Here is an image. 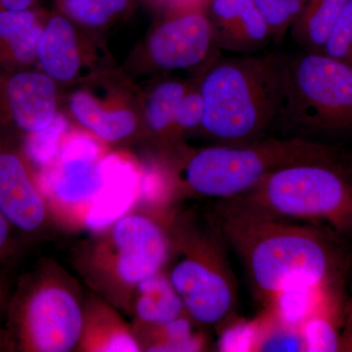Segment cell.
I'll return each mask as SVG.
<instances>
[{"instance_id": "6da1fadb", "label": "cell", "mask_w": 352, "mask_h": 352, "mask_svg": "<svg viewBox=\"0 0 352 352\" xmlns=\"http://www.w3.org/2000/svg\"><path fill=\"white\" fill-rule=\"evenodd\" d=\"M217 226L266 302L294 287L342 288L349 258L337 233L254 214L224 201Z\"/></svg>"}, {"instance_id": "7a4b0ae2", "label": "cell", "mask_w": 352, "mask_h": 352, "mask_svg": "<svg viewBox=\"0 0 352 352\" xmlns=\"http://www.w3.org/2000/svg\"><path fill=\"white\" fill-rule=\"evenodd\" d=\"M287 55L256 53L214 58L199 76L204 101L200 129L217 144L265 138L283 104Z\"/></svg>"}, {"instance_id": "3957f363", "label": "cell", "mask_w": 352, "mask_h": 352, "mask_svg": "<svg viewBox=\"0 0 352 352\" xmlns=\"http://www.w3.org/2000/svg\"><path fill=\"white\" fill-rule=\"evenodd\" d=\"M227 203L273 219L323 222L352 235V161L344 154L274 171Z\"/></svg>"}, {"instance_id": "277c9868", "label": "cell", "mask_w": 352, "mask_h": 352, "mask_svg": "<svg viewBox=\"0 0 352 352\" xmlns=\"http://www.w3.org/2000/svg\"><path fill=\"white\" fill-rule=\"evenodd\" d=\"M342 154L337 146L298 138L217 144L198 150L188 157L183 182L196 195L230 200L254 188L274 171Z\"/></svg>"}, {"instance_id": "5b68a950", "label": "cell", "mask_w": 352, "mask_h": 352, "mask_svg": "<svg viewBox=\"0 0 352 352\" xmlns=\"http://www.w3.org/2000/svg\"><path fill=\"white\" fill-rule=\"evenodd\" d=\"M277 124L298 138L352 132L351 67L323 52L287 55Z\"/></svg>"}, {"instance_id": "8992f818", "label": "cell", "mask_w": 352, "mask_h": 352, "mask_svg": "<svg viewBox=\"0 0 352 352\" xmlns=\"http://www.w3.org/2000/svg\"><path fill=\"white\" fill-rule=\"evenodd\" d=\"M219 242L208 241L200 254L176 264L170 281L190 316L203 325H217L232 314L236 285Z\"/></svg>"}, {"instance_id": "52a82bcc", "label": "cell", "mask_w": 352, "mask_h": 352, "mask_svg": "<svg viewBox=\"0 0 352 352\" xmlns=\"http://www.w3.org/2000/svg\"><path fill=\"white\" fill-rule=\"evenodd\" d=\"M18 336L30 351L67 352L82 335V310L69 292L43 287L25 296L18 307Z\"/></svg>"}, {"instance_id": "ba28073f", "label": "cell", "mask_w": 352, "mask_h": 352, "mask_svg": "<svg viewBox=\"0 0 352 352\" xmlns=\"http://www.w3.org/2000/svg\"><path fill=\"white\" fill-rule=\"evenodd\" d=\"M220 52L204 9L168 14L153 28L146 41L150 64L161 71L204 69Z\"/></svg>"}, {"instance_id": "9c48e42d", "label": "cell", "mask_w": 352, "mask_h": 352, "mask_svg": "<svg viewBox=\"0 0 352 352\" xmlns=\"http://www.w3.org/2000/svg\"><path fill=\"white\" fill-rule=\"evenodd\" d=\"M55 82L30 68L0 76V124H10L25 136L50 126L58 113Z\"/></svg>"}, {"instance_id": "30bf717a", "label": "cell", "mask_w": 352, "mask_h": 352, "mask_svg": "<svg viewBox=\"0 0 352 352\" xmlns=\"http://www.w3.org/2000/svg\"><path fill=\"white\" fill-rule=\"evenodd\" d=\"M113 240L119 254L118 273L127 284L138 285L159 274L168 258L166 233L156 222L141 215L118 220L113 229Z\"/></svg>"}, {"instance_id": "8fae6325", "label": "cell", "mask_w": 352, "mask_h": 352, "mask_svg": "<svg viewBox=\"0 0 352 352\" xmlns=\"http://www.w3.org/2000/svg\"><path fill=\"white\" fill-rule=\"evenodd\" d=\"M0 214L25 233L38 230L46 217L43 197L32 182L24 154L6 141L0 129Z\"/></svg>"}, {"instance_id": "7c38bea8", "label": "cell", "mask_w": 352, "mask_h": 352, "mask_svg": "<svg viewBox=\"0 0 352 352\" xmlns=\"http://www.w3.org/2000/svg\"><path fill=\"white\" fill-rule=\"evenodd\" d=\"M101 147L83 134L72 136L60 148L50 186L58 200L69 205L91 201L102 184Z\"/></svg>"}, {"instance_id": "4fadbf2b", "label": "cell", "mask_w": 352, "mask_h": 352, "mask_svg": "<svg viewBox=\"0 0 352 352\" xmlns=\"http://www.w3.org/2000/svg\"><path fill=\"white\" fill-rule=\"evenodd\" d=\"M204 11L220 51L256 54L272 41L270 27L254 0H208Z\"/></svg>"}, {"instance_id": "5bb4252c", "label": "cell", "mask_w": 352, "mask_h": 352, "mask_svg": "<svg viewBox=\"0 0 352 352\" xmlns=\"http://www.w3.org/2000/svg\"><path fill=\"white\" fill-rule=\"evenodd\" d=\"M102 184L92 199L85 223L100 230L124 217L140 191V176L133 164L118 155L102 157Z\"/></svg>"}, {"instance_id": "9a60e30c", "label": "cell", "mask_w": 352, "mask_h": 352, "mask_svg": "<svg viewBox=\"0 0 352 352\" xmlns=\"http://www.w3.org/2000/svg\"><path fill=\"white\" fill-rule=\"evenodd\" d=\"M36 62L55 82H72L78 76L82 68L80 43L73 23L64 14H55L44 23Z\"/></svg>"}, {"instance_id": "2e32d148", "label": "cell", "mask_w": 352, "mask_h": 352, "mask_svg": "<svg viewBox=\"0 0 352 352\" xmlns=\"http://www.w3.org/2000/svg\"><path fill=\"white\" fill-rule=\"evenodd\" d=\"M44 23L36 9L0 10V76L29 69L36 62V47Z\"/></svg>"}, {"instance_id": "e0dca14e", "label": "cell", "mask_w": 352, "mask_h": 352, "mask_svg": "<svg viewBox=\"0 0 352 352\" xmlns=\"http://www.w3.org/2000/svg\"><path fill=\"white\" fill-rule=\"evenodd\" d=\"M68 105L76 122L105 142H117L127 138L138 126L135 113L131 110L105 107L85 90L72 94Z\"/></svg>"}, {"instance_id": "ac0fdd59", "label": "cell", "mask_w": 352, "mask_h": 352, "mask_svg": "<svg viewBox=\"0 0 352 352\" xmlns=\"http://www.w3.org/2000/svg\"><path fill=\"white\" fill-rule=\"evenodd\" d=\"M340 298H342V288L294 287L284 289L270 300L271 315L289 327L300 329L310 317Z\"/></svg>"}, {"instance_id": "d6986e66", "label": "cell", "mask_w": 352, "mask_h": 352, "mask_svg": "<svg viewBox=\"0 0 352 352\" xmlns=\"http://www.w3.org/2000/svg\"><path fill=\"white\" fill-rule=\"evenodd\" d=\"M349 0H319L307 6L292 25V36L302 50L322 52L333 25Z\"/></svg>"}, {"instance_id": "ffe728a7", "label": "cell", "mask_w": 352, "mask_h": 352, "mask_svg": "<svg viewBox=\"0 0 352 352\" xmlns=\"http://www.w3.org/2000/svg\"><path fill=\"white\" fill-rule=\"evenodd\" d=\"M136 314L146 323L166 325L182 316L184 305L170 279L159 274L138 284Z\"/></svg>"}, {"instance_id": "44dd1931", "label": "cell", "mask_w": 352, "mask_h": 352, "mask_svg": "<svg viewBox=\"0 0 352 352\" xmlns=\"http://www.w3.org/2000/svg\"><path fill=\"white\" fill-rule=\"evenodd\" d=\"M189 85L177 80H166L151 88L144 104L146 126L152 133L173 138L178 105Z\"/></svg>"}, {"instance_id": "7402d4cb", "label": "cell", "mask_w": 352, "mask_h": 352, "mask_svg": "<svg viewBox=\"0 0 352 352\" xmlns=\"http://www.w3.org/2000/svg\"><path fill=\"white\" fill-rule=\"evenodd\" d=\"M67 131V120L57 113L50 126L43 131L25 136L22 150L25 159L38 168H45L55 161L62 146V138Z\"/></svg>"}, {"instance_id": "603a6c76", "label": "cell", "mask_w": 352, "mask_h": 352, "mask_svg": "<svg viewBox=\"0 0 352 352\" xmlns=\"http://www.w3.org/2000/svg\"><path fill=\"white\" fill-rule=\"evenodd\" d=\"M69 20L87 27H101L124 12L129 0H57Z\"/></svg>"}, {"instance_id": "cb8c5ba5", "label": "cell", "mask_w": 352, "mask_h": 352, "mask_svg": "<svg viewBox=\"0 0 352 352\" xmlns=\"http://www.w3.org/2000/svg\"><path fill=\"white\" fill-rule=\"evenodd\" d=\"M259 325L254 351H305L300 329L289 327L270 315Z\"/></svg>"}, {"instance_id": "d4e9b609", "label": "cell", "mask_w": 352, "mask_h": 352, "mask_svg": "<svg viewBox=\"0 0 352 352\" xmlns=\"http://www.w3.org/2000/svg\"><path fill=\"white\" fill-rule=\"evenodd\" d=\"M270 27L272 41L283 39L289 28L302 15L308 0H254Z\"/></svg>"}, {"instance_id": "484cf974", "label": "cell", "mask_w": 352, "mask_h": 352, "mask_svg": "<svg viewBox=\"0 0 352 352\" xmlns=\"http://www.w3.org/2000/svg\"><path fill=\"white\" fill-rule=\"evenodd\" d=\"M322 52L352 68V0L333 25Z\"/></svg>"}, {"instance_id": "4316f807", "label": "cell", "mask_w": 352, "mask_h": 352, "mask_svg": "<svg viewBox=\"0 0 352 352\" xmlns=\"http://www.w3.org/2000/svg\"><path fill=\"white\" fill-rule=\"evenodd\" d=\"M204 116V101L198 82L189 85L178 105L175 118L173 138L185 131L200 129Z\"/></svg>"}, {"instance_id": "83f0119b", "label": "cell", "mask_w": 352, "mask_h": 352, "mask_svg": "<svg viewBox=\"0 0 352 352\" xmlns=\"http://www.w3.org/2000/svg\"><path fill=\"white\" fill-rule=\"evenodd\" d=\"M168 342L159 344L150 349V351H192L199 346L197 340L192 338L190 325L186 319L182 316L164 325Z\"/></svg>"}, {"instance_id": "f1b7e54d", "label": "cell", "mask_w": 352, "mask_h": 352, "mask_svg": "<svg viewBox=\"0 0 352 352\" xmlns=\"http://www.w3.org/2000/svg\"><path fill=\"white\" fill-rule=\"evenodd\" d=\"M258 324H236L222 336L220 349L226 351H254L258 339Z\"/></svg>"}, {"instance_id": "f546056e", "label": "cell", "mask_w": 352, "mask_h": 352, "mask_svg": "<svg viewBox=\"0 0 352 352\" xmlns=\"http://www.w3.org/2000/svg\"><path fill=\"white\" fill-rule=\"evenodd\" d=\"M102 351H139L136 340L129 333H115L106 340L102 346Z\"/></svg>"}, {"instance_id": "4dcf8cb0", "label": "cell", "mask_w": 352, "mask_h": 352, "mask_svg": "<svg viewBox=\"0 0 352 352\" xmlns=\"http://www.w3.org/2000/svg\"><path fill=\"white\" fill-rule=\"evenodd\" d=\"M340 351H352V302L346 307L344 329L342 330Z\"/></svg>"}, {"instance_id": "1f68e13d", "label": "cell", "mask_w": 352, "mask_h": 352, "mask_svg": "<svg viewBox=\"0 0 352 352\" xmlns=\"http://www.w3.org/2000/svg\"><path fill=\"white\" fill-rule=\"evenodd\" d=\"M38 0H0V10H27L34 8Z\"/></svg>"}, {"instance_id": "d6a6232c", "label": "cell", "mask_w": 352, "mask_h": 352, "mask_svg": "<svg viewBox=\"0 0 352 352\" xmlns=\"http://www.w3.org/2000/svg\"><path fill=\"white\" fill-rule=\"evenodd\" d=\"M10 295H9V286L4 275L0 272V318L6 310L10 307Z\"/></svg>"}, {"instance_id": "836d02e7", "label": "cell", "mask_w": 352, "mask_h": 352, "mask_svg": "<svg viewBox=\"0 0 352 352\" xmlns=\"http://www.w3.org/2000/svg\"><path fill=\"white\" fill-rule=\"evenodd\" d=\"M11 226L8 221L0 214V254L7 249L10 240Z\"/></svg>"}, {"instance_id": "e575fe53", "label": "cell", "mask_w": 352, "mask_h": 352, "mask_svg": "<svg viewBox=\"0 0 352 352\" xmlns=\"http://www.w3.org/2000/svg\"><path fill=\"white\" fill-rule=\"evenodd\" d=\"M6 338L3 337V333L0 332V351L6 347Z\"/></svg>"}, {"instance_id": "d590c367", "label": "cell", "mask_w": 352, "mask_h": 352, "mask_svg": "<svg viewBox=\"0 0 352 352\" xmlns=\"http://www.w3.org/2000/svg\"><path fill=\"white\" fill-rule=\"evenodd\" d=\"M319 1V0H308L307 6H312L315 2ZM305 6V7H307Z\"/></svg>"}]
</instances>
